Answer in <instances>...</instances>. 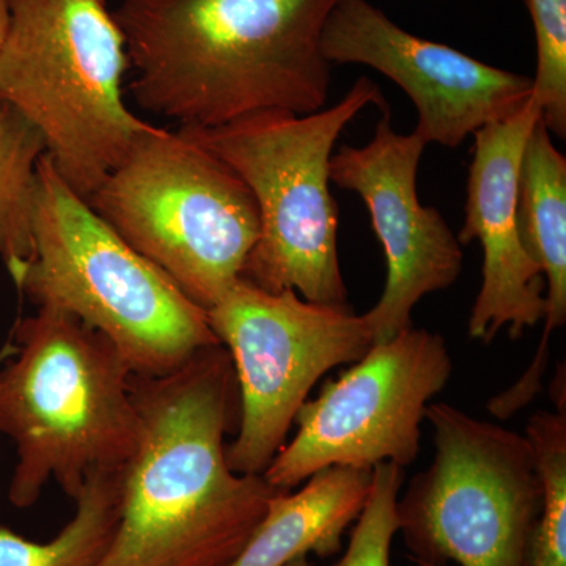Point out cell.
Wrapping results in <instances>:
<instances>
[{
	"label": "cell",
	"instance_id": "18",
	"mask_svg": "<svg viewBox=\"0 0 566 566\" xmlns=\"http://www.w3.org/2000/svg\"><path fill=\"white\" fill-rule=\"evenodd\" d=\"M536 46L532 98L547 132L566 137V0H526Z\"/></svg>",
	"mask_w": 566,
	"mask_h": 566
},
{
	"label": "cell",
	"instance_id": "2",
	"mask_svg": "<svg viewBox=\"0 0 566 566\" xmlns=\"http://www.w3.org/2000/svg\"><path fill=\"white\" fill-rule=\"evenodd\" d=\"M340 0H123L134 103L180 128L324 109L322 35Z\"/></svg>",
	"mask_w": 566,
	"mask_h": 566
},
{
	"label": "cell",
	"instance_id": "12",
	"mask_svg": "<svg viewBox=\"0 0 566 566\" xmlns=\"http://www.w3.org/2000/svg\"><path fill=\"white\" fill-rule=\"evenodd\" d=\"M424 148L415 133L395 132L386 107L368 144L344 145L331 159V182L364 200L385 251V290L364 314L374 344L411 327L419 301L450 289L463 271L457 234L441 212L423 207L417 193Z\"/></svg>",
	"mask_w": 566,
	"mask_h": 566
},
{
	"label": "cell",
	"instance_id": "21",
	"mask_svg": "<svg viewBox=\"0 0 566 566\" xmlns=\"http://www.w3.org/2000/svg\"><path fill=\"white\" fill-rule=\"evenodd\" d=\"M285 566H314V565H312V562L308 560L307 556H303V557L294 558V560L290 562V564H286Z\"/></svg>",
	"mask_w": 566,
	"mask_h": 566
},
{
	"label": "cell",
	"instance_id": "13",
	"mask_svg": "<svg viewBox=\"0 0 566 566\" xmlns=\"http://www.w3.org/2000/svg\"><path fill=\"white\" fill-rule=\"evenodd\" d=\"M534 98L504 122L474 134L461 244L482 245V285L468 334L491 344L499 333L517 340L543 322L546 283L521 241L516 219L517 177L528 134L538 122Z\"/></svg>",
	"mask_w": 566,
	"mask_h": 566
},
{
	"label": "cell",
	"instance_id": "6",
	"mask_svg": "<svg viewBox=\"0 0 566 566\" xmlns=\"http://www.w3.org/2000/svg\"><path fill=\"white\" fill-rule=\"evenodd\" d=\"M0 98L39 129L85 200L150 123L129 109L125 36L107 0H7Z\"/></svg>",
	"mask_w": 566,
	"mask_h": 566
},
{
	"label": "cell",
	"instance_id": "5",
	"mask_svg": "<svg viewBox=\"0 0 566 566\" xmlns=\"http://www.w3.org/2000/svg\"><path fill=\"white\" fill-rule=\"evenodd\" d=\"M368 106L386 109L378 84L360 77L337 104L312 114L263 111L216 128H181L243 180L260 234L243 277L270 293L349 307L338 260V208L331 159L338 137Z\"/></svg>",
	"mask_w": 566,
	"mask_h": 566
},
{
	"label": "cell",
	"instance_id": "8",
	"mask_svg": "<svg viewBox=\"0 0 566 566\" xmlns=\"http://www.w3.org/2000/svg\"><path fill=\"white\" fill-rule=\"evenodd\" d=\"M434 457L398 497L417 566H532L543 486L526 434L431 403Z\"/></svg>",
	"mask_w": 566,
	"mask_h": 566
},
{
	"label": "cell",
	"instance_id": "11",
	"mask_svg": "<svg viewBox=\"0 0 566 566\" xmlns=\"http://www.w3.org/2000/svg\"><path fill=\"white\" fill-rule=\"evenodd\" d=\"M322 52L331 66H370L394 81L415 103L412 133L424 145L457 148L479 129L515 115L534 93L531 76L405 31L368 0L335 6Z\"/></svg>",
	"mask_w": 566,
	"mask_h": 566
},
{
	"label": "cell",
	"instance_id": "10",
	"mask_svg": "<svg viewBox=\"0 0 566 566\" xmlns=\"http://www.w3.org/2000/svg\"><path fill=\"white\" fill-rule=\"evenodd\" d=\"M349 365L297 411L296 436L262 474L275 490L292 491L333 465L415 463L428 406L453 371L446 338L411 326Z\"/></svg>",
	"mask_w": 566,
	"mask_h": 566
},
{
	"label": "cell",
	"instance_id": "16",
	"mask_svg": "<svg viewBox=\"0 0 566 566\" xmlns=\"http://www.w3.org/2000/svg\"><path fill=\"white\" fill-rule=\"evenodd\" d=\"M125 468V465H123ZM123 468L88 475L73 520L51 542L36 543L0 524V566H95L122 515Z\"/></svg>",
	"mask_w": 566,
	"mask_h": 566
},
{
	"label": "cell",
	"instance_id": "20",
	"mask_svg": "<svg viewBox=\"0 0 566 566\" xmlns=\"http://www.w3.org/2000/svg\"><path fill=\"white\" fill-rule=\"evenodd\" d=\"M7 24H9V6L7 0H0V44L6 35Z\"/></svg>",
	"mask_w": 566,
	"mask_h": 566
},
{
	"label": "cell",
	"instance_id": "14",
	"mask_svg": "<svg viewBox=\"0 0 566 566\" xmlns=\"http://www.w3.org/2000/svg\"><path fill=\"white\" fill-rule=\"evenodd\" d=\"M516 219L524 249L545 277V331L524 375L488 405L497 419L515 416L543 389L551 335L566 323V158L542 118L521 158Z\"/></svg>",
	"mask_w": 566,
	"mask_h": 566
},
{
	"label": "cell",
	"instance_id": "15",
	"mask_svg": "<svg viewBox=\"0 0 566 566\" xmlns=\"http://www.w3.org/2000/svg\"><path fill=\"white\" fill-rule=\"evenodd\" d=\"M374 469L333 465L305 480L296 493L279 491L248 545L230 566H285L342 551L346 528L363 512Z\"/></svg>",
	"mask_w": 566,
	"mask_h": 566
},
{
	"label": "cell",
	"instance_id": "22",
	"mask_svg": "<svg viewBox=\"0 0 566 566\" xmlns=\"http://www.w3.org/2000/svg\"><path fill=\"white\" fill-rule=\"evenodd\" d=\"M11 352H13V345H11V342L9 344H6L0 348V364L3 363V360L7 359V357L10 356Z\"/></svg>",
	"mask_w": 566,
	"mask_h": 566
},
{
	"label": "cell",
	"instance_id": "1",
	"mask_svg": "<svg viewBox=\"0 0 566 566\" xmlns=\"http://www.w3.org/2000/svg\"><path fill=\"white\" fill-rule=\"evenodd\" d=\"M139 442L123 468L122 515L95 566H230L275 490L237 474L226 436L238 428L240 394L222 345L164 376L132 381Z\"/></svg>",
	"mask_w": 566,
	"mask_h": 566
},
{
	"label": "cell",
	"instance_id": "19",
	"mask_svg": "<svg viewBox=\"0 0 566 566\" xmlns=\"http://www.w3.org/2000/svg\"><path fill=\"white\" fill-rule=\"evenodd\" d=\"M403 482L405 469L390 463L375 465L367 502L344 556L334 566H390V546L398 532L397 502Z\"/></svg>",
	"mask_w": 566,
	"mask_h": 566
},
{
	"label": "cell",
	"instance_id": "7",
	"mask_svg": "<svg viewBox=\"0 0 566 566\" xmlns=\"http://www.w3.org/2000/svg\"><path fill=\"white\" fill-rule=\"evenodd\" d=\"M87 202L203 311L243 277L259 240L248 186L181 128L150 123Z\"/></svg>",
	"mask_w": 566,
	"mask_h": 566
},
{
	"label": "cell",
	"instance_id": "4",
	"mask_svg": "<svg viewBox=\"0 0 566 566\" xmlns=\"http://www.w3.org/2000/svg\"><path fill=\"white\" fill-rule=\"evenodd\" d=\"M13 282L36 307L103 334L136 376L172 374L221 345L207 311L104 222L48 155L39 167L32 259Z\"/></svg>",
	"mask_w": 566,
	"mask_h": 566
},
{
	"label": "cell",
	"instance_id": "3",
	"mask_svg": "<svg viewBox=\"0 0 566 566\" xmlns=\"http://www.w3.org/2000/svg\"><path fill=\"white\" fill-rule=\"evenodd\" d=\"M11 345L0 364V434L18 457L11 505L29 509L51 480L74 501L88 475L136 452L132 368L103 334L55 308L20 319Z\"/></svg>",
	"mask_w": 566,
	"mask_h": 566
},
{
	"label": "cell",
	"instance_id": "17",
	"mask_svg": "<svg viewBox=\"0 0 566 566\" xmlns=\"http://www.w3.org/2000/svg\"><path fill=\"white\" fill-rule=\"evenodd\" d=\"M46 144L21 112L0 98V256L11 281L33 253L39 167Z\"/></svg>",
	"mask_w": 566,
	"mask_h": 566
},
{
	"label": "cell",
	"instance_id": "9",
	"mask_svg": "<svg viewBox=\"0 0 566 566\" xmlns=\"http://www.w3.org/2000/svg\"><path fill=\"white\" fill-rule=\"evenodd\" d=\"M207 315L237 375L240 420L227 446L237 474L262 475L316 382L374 345L364 315L352 307L308 303L292 290L270 293L245 279Z\"/></svg>",
	"mask_w": 566,
	"mask_h": 566
}]
</instances>
